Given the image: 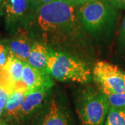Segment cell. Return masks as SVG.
<instances>
[{"label": "cell", "instance_id": "6da1fadb", "mask_svg": "<svg viewBox=\"0 0 125 125\" xmlns=\"http://www.w3.org/2000/svg\"><path fill=\"white\" fill-rule=\"evenodd\" d=\"M36 9V21L48 40L65 42L79 39L84 33L76 7L65 0H56Z\"/></svg>", "mask_w": 125, "mask_h": 125}, {"label": "cell", "instance_id": "7a4b0ae2", "mask_svg": "<svg viewBox=\"0 0 125 125\" xmlns=\"http://www.w3.org/2000/svg\"><path fill=\"white\" fill-rule=\"evenodd\" d=\"M46 71L49 76L61 81H72L85 83L93 78V72L85 62L70 54L51 48Z\"/></svg>", "mask_w": 125, "mask_h": 125}, {"label": "cell", "instance_id": "3957f363", "mask_svg": "<svg viewBox=\"0 0 125 125\" xmlns=\"http://www.w3.org/2000/svg\"><path fill=\"white\" fill-rule=\"evenodd\" d=\"M83 27L92 36H99L113 27L117 16V9L107 0L86 3L77 9Z\"/></svg>", "mask_w": 125, "mask_h": 125}, {"label": "cell", "instance_id": "277c9868", "mask_svg": "<svg viewBox=\"0 0 125 125\" xmlns=\"http://www.w3.org/2000/svg\"><path fill=\"white\" fill-rule=\"evenodd\" d=\"M109 107L106 95L92 87L82 89L76 97V110L80 125H104Z\"/></svg>", "mask_w": 125, "mask_h": 125}, {"label": "cell", "instance_id": "5b68a950", "mask_svg": "<svg viewBox=\"0 0 125 125\" xmlns=\"http://www.w3.org/2000/svg\"><path fill=\"white\" fill-rule=\"evenodd\" d=\"M93 77L103 93H125V72L113 64L97 62L93 70Z\"/></svg>", "mask_w": 125, "mask_h": 125}, {"label": "cell", "instance_id": "8992f818", "mask_svg": "<svg viewBox=\"0 0 125 125\" xmlns=\"http://www.w3.org/2000/svg\"><path fill=\"white\" fill-rule=\"evenodd\" d=\"M1 6L6 24L11 29L24 22L35 8L33 0H5Z\"/></svg>", "mask_w": 125, "mask_h": 125}, {"label": "cell", "instance_id": "52a82bcc", "mask_svg": "<svg viewBox=\"0 0 125 125\" xmlns=\"http://www.w3.org/2000/svg\"><path fill=\"white\" fill-rule=\"evenodd\" d=\"M22 81L27 86L26 93L38 90H49L54 85V82L48 73L38 70L27 62H24Z\"/></svg>", "mask_w": 125, "mask_h": 125}, {"label": "cell", "instance_id": "ba28073f", "mask_svg": "<svg viewBox=\"0 0 125 125\" xmlns=\"http://www.w3.org/2000/svg\"><path fill=\"white\" fill-rule=\"evenodd\" d=\"M33 43L24 29H19L18 33L8 42L6 47L10 55L24 62H27Z\"/></svg>", "mask_w": 125, "mask_h": 125}, {"label": "cell", "instance_id": "9c48e42d", "mask_svg": "<svg viewBox=\"0 0 125 125\" xmlns=\"http://www.w3.org/2000/svg\"><path fill=\"white\" fill-rule=\"evenodd\" d=\"M49 90H38L26 93L24 99L18 111L16 120H22L31 116L42 105L47 97Z\"/></svg>", "mask_w": 125, "mask_h": 125}, {"label": "cell", "instance_id": "30bf717a", "mask_svg": "<svg viewBox=\"0 0 125 125\" xmlns=\"http://www.w3.org/2000/svg\"><path fill=\"white\" fill-rule=\"evenodd\" d=\"M40 125H71L66 111L53 99Z\"/></svg>", "mask_w": 125, "mask_h": 125}, {"label": "cell", "instance_id": "8fae6325", "mask_svg": "<svg viewBox=\"0 0 125 125\" xmlns=\"http://www.w3.org/2000/svg\"><path fill=\"white\" fill-rule=\"evenodd\" d=\"M49 50L50 47L45 44L36 42H34L28 57L27 62L38 70L44 73H47L46 67Z\"/></svg>", "mask_w": 125, "mask_h": 125}, {"label": "cell", "instance_id": "7c38bea8", "mask_svg": "<svg viewBox=\"0 0 125 125\" xmlns=\"http://www.w3.org/2000/svg\"><path fill=\"white\" fill-rule=\"evenodd\" d=\"M25 94L22 91L15 90L10 94L9 100L6 105L4 115L9 120L16 118L21 104L24 99Z\"/></svg>", "mask_w": 125, "mask_h": 125}, {"label": "cell", "instance_id": "4fadbf2b", "mask_svg": "<svg viewBox=\"0 0 125 125\" xmlns=\"http://www.w3.org/2000/svg\"><path fill=\"white\" fill-rule=\"evenodd\" d=\"M105 125H125V112L124 108L109 107Z\"/></svg>", "mask_w": 125, "mask_h": 125}, {"label": "cell", "instance_id": "5bb4252c", "mask_svg": "<svg viewBox=\"0 0 125 125\" xmlns=\"http://www.w3.org/2000/svg\"><path fill=\"white\" fill-rule=\"evenodd\" d=\"M108 99L110 107L116 108H125V93L122 94L104 93Z\"/></svg>", "mask_w": 125, "mask_h": 125}, {"label": "cell", "instance_id": "9a60e30c", "mask_svg": "<svg viewBox=\"0 0 125 125\" xmlns=\"http://www.w3.org/2000/svg\"><path fill=\"white\" fill-rule=\"evenodd\" d=\"M10 94L4 88L0 86V120L1 117L4 114L5 107L9 100Z\"/></svg>", "mask_w": 125, "mask_h": 125}, {"label": "cell", "instance_id": "2e32d148", "mask_svg": "<svg viewBox=\"0 0 125 125\" xmlns=\"http://www.w3.org/2000/svg\"><path fill=\"white\" fill-rule=\"evenodd\" d=\"M117 9H125V0H107Z\"/></svg>", "mask_w": 125, "mask_h": 125}, {"label": "cell", "instance_id": "e0dca14e", "mask_svg": "<svg viewBox=\"0 0 125 125\" xmlns=\"http://www.w3.org/2000/svg\"><path fill=\"white\" fill-rule=\"evenodd\" d=\"M119 36H120V40L125 45V15L121 22Z\"/></svg>", "mask_w": 125, "mask_h": 125}, {"label": "cell", "instance_id": "ac0fdd59", "mask_svg": "<svg viewBox=\"0 0 125 125\" xmlns=\"http://www.w3.org/2000/svg\"><path fill=\"white\" fill-rule=\"evenodd\" d=\"M65 1H67V3L70 4L74 6H81L82 5L85 4L86 3L88 2H91L93 1H96V0H65Z\"/></svg>", "mask_w": 125, "mask_h": 125}, {"label": "cell", "instance_id": "d6986e66", "mask_svg": "<svg viewBox=\"0 0 125 125\" xmlns=\"http://www.w3.org/2000/svg\"><path fill=\"white\" fill-rule=\"evenodd\" d=\"M55 1H56V0H35L34 1L35 8H36L38 6H40V5L47 4H49V3L53 2Z\"/></svg>", "mask_w": 125, "mask_h": 125}, {"label": "cell", "instance_id": "ffe728a7", "mask_svg": "<svg viewBox=\"0 0 125 125\" xmlns=\"http://www.w3.org/2000/svg\"><path fill=\"white\" fill-rule=\"evenodd\" d=\"M5 46H6V45H4V44H2V43H0V52H1V51L2 50V49H4L5 47Z\"/></svg>", "mask_w": 125, "mask_h": 125}, {"label": "cell", "instance_id": "44dd1931", "mask_svg": "<svg viewBox=\"0 0 125 125\" xmlns=\"http://www.w3.org/2000/svg\"><path fill=\"white\" fill-rule=\"evenodd\" d=\"M3 15V10H2V6L0 4V18Z\"/></svg>", "mask_w": 125, "mask_h": 125}, {"label": "cell", "instance_id": "7402d4cb", "mask_svg": "<svg viewBox=\"0 0 125 125\" xmlns=\"http://www.w3.org/2000/svg\"><path fill=\"white\" fill-rule=\"evenodd\" d=\"M0 125H7V123L4 120H0Z\"/></svg>", "mask_w": 125, "mask_h": 125}, {"label": "cell", "instance_id": "603a6c76", "mask_svg": "<svg viewBox=\"0 0 125 125\" xmlns=\"http://www.w3.org/2000/svg\"><path fill=\"white\" fill-rule=\"evenodd\" d=\"M4 1V0H0V4H2V3H3Z\"/></svg>", "mask_w": 125, "mask_h": 125}, {"label": "cell", "instance_id": "cb8c5ba5", "mask_svg": "<svg viewBox=\"0 0 125 125\" xmlns=\"http://www.w3.org/2000/svg\"><path fill=\"white\" fill-rule=\"evenodd\" d=\"M124 110H125V108H124Z\"/></svg>", "mask_w": 125, "mask_h": 125}, {"label": "cell", "instance_id": "d4e9b609", "mask_svg": "<svg viewBox=\"0 0 125 125\" xmlns=\"http://www.w3.org/2000/svg\"><path fill=\"white\" fill-rule=\"evenodd\" d=\"M33 1H35V0H33Z\"/></svg>", "mask_w": 125, "mask_h": 125}]
</instances>
